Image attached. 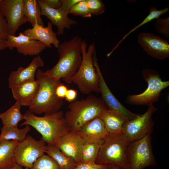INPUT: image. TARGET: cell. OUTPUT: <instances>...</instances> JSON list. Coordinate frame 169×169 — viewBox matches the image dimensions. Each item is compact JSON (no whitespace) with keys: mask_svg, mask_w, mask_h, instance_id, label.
<instances>
[{"mask_svg":"<svg viewBox=\"0 0 169 169\" xmlns=\"http://www.w3.org/2000/svg\"><path fill=\"white\" fill-rule=\"evenodd\" d=\"M78 36L60 43L57 48L59 59L56 64L44 72L49 76L57 79H62L68 84L79 69L82 60L81 44L83 41Z\"/></svg>","mask_w":169,"mask_h":169,"instance_id":"1","label":"cell"},{"mask_svg":"<svg viewBox=\"0 0 169 169\" xmlns=\"http://www.w3.org/2000/svg\"><path fill=\"white\" fill-rule=\"evenodd\" d=\"M23 115L25 121L20 126L28 125L33 127L41 134L47 145L55 146L61 137L69 131L62 111L45 114L42 117L36 115L29 110Z\"/></svg>","mask_w":169,"mask_h":169,"instance_id":"2","label":"cell"},{"mask_svg":"<svg viewBox=\"0 0 169 169\" xmlns=\"http://www.w3.org/2000/svg\"><path fill=\"white\" fill-rule=\"evenodd\" d=\"M64 117L69 131L74 132L108 109L101 98L91 95L70 102Z\"/></svg>","mask_w":169,"mask_h":169,"instance_id":"3","label":"cell"},{"mask_svg":"<svg viewBox=\"0 0 169 169\" xmlns=\"http://www.w3.org/2000/svg\"><path fill=\"white\" fill-rule=\"evenodd\" d=\"M35 76L39 87L33 102L29 107V110L37 115L59 111L63 105V100L57 97L55 90L61 83V80L48 76L39 69L37 70Z\"/></svg>","mask_w":169,"mask_h":169,"instance_id":"4","label":"cell"},{"mask_svg":"<svg viewBox=\"0 0 169 169\" xmlns=\"http://www.w3.org/2000/svg\"><path fill=\"white\" fill-rule=\"evenodd\" d=\"M131 141L123 133L109 135L100 145L95 162L101 165H113L127 169V155Z\"/></svg>","mask_w":169,"mask_h":169,"instance_id":"5","label":"cell"},{"mask_svg":"<svg viewBox=\"0 0 169 169\" xmlns=\"http://www.w3.org/2000/svg\"><path fill=\"white\" fill-rule=\"evenodd\" d=\"M82 60L77 72L72 79L79 90L85 95L100 93L99 79L94 66L93 55L95 50L94 44L87 48V44L83 40L81 44Z\"/></svg>","mask_w":169,"mask_h":169,"instance_id":"6","label":"cell"},{"mask_svg":"<svg viewBox=\"0 0 169 169\" xmlns=\"http://www.w3.org/2000/svg\"><path fill=\"white\" fill-rule=\"evenodd\" d=\"M142 77L147 84L146 89L137 95H130L125 99L128 104L148 106L159 101L161 92L169 85V81H163L156 71L145 68L142 71Z\"/></svg>","mask_w":169,"mask_h":169,"instance_id":"7","label":"cell"},{"mask_svg":"<svg viewBox=\"0 0 169 169\" xmlns=\"http://www.w3.org/2000/svg\"><path fill=\"white\" fill-rule=\"evenodd\" d=\"M151 139V134H149L130 142L127 155V169H144L156 166Z\"/></svg>","mask_w":169,"mask_h":169,"instance_id":"8","label":"cell"},{"mask_svg":"<svg viewBox=\"0 0 169 169\" xmlns=\"http://www.w3.org/2000/svg\"><path fill=\"white\" fill-rule=\"evenodd\" d=\"M47 148V144L41 138L37 140L31 136H27L14 149L16 163L29 169L37 159L46 153Z\"/></svg>","mask_w":169,"mask_h":169,"instance_id":"9","label":"cell"},{"mask_svg":"<svg viewBox=\"0 0 169 169\" xmlns=\"http://www.w3.org/2000/svg\"><path fill=\"white\" fill-rule=\"evenodd\" d=\"M158 110L153 105L148 106L147 111L142 114L126 121L124 124L122 133L130 141L151 134L155 124L152 119L153 114Z\"/></svg>","mask_w":169,"mask_h":169,"instance_id":"10","label":"cell"},{"mask_svg":"<svg viewBox=\"0 0 169 169\" xmlns=\"http://www.w3.org/2000/svg\"><path fill=\"white\" fill-rule=\"evenodd\" d=\"M23 0H2L0 11L5 18L8 34L15 35L19 28L28 22L23 10Z\"/></svg>","mask_w":169,"mask_h":169,"instance_id":"11","label":"cell"},{"mask_svg":"<svg viewBox=\"0 0 169 169\" xmlns=\"http://www.w3.org/2000/svg\"><path fill=\"white\" fill-rule=\"evenodd\" d=\"M94 66L99 79L100 93L101 99L108 109L116 112L122 115L126 120L136 117L138 114L130 111L121 104L112 93L106 84L99 67L96 57L95 50L93 55Z\"/></svg>","mask_w":169,"mask_h":169,"instance_id":"12","label":"cell"},{"mask_svg":"<svg viewBox=\"0 0 169 169\" xmlns=\"http://www.w3.org/2000/svg\"><path fill=\"white\" fill-rule=\"evenodd\" d=\"M137 41L150 56L161 60L169 57V44L162 38L152 33L143 32L139 35Z\"/></svg>","mask_w":169,"mask_h":169,"instance_id":"13","label":"cell"},{"mask_svg":"<svg viewBox=\"0 0 169 169\" xmlns=\"http://www.w3.org/2000/svg\"><path fill=\"white\" fill-rule=\"evenodd\" d=\"M6 40L7 48H15L20 54L26 56H37L47 46L41 42L31 39L21 32L16 36L8 34Z\"/></svg>","mask_w":169,"mask_h":169,"instance_id":"14","label":"cell"},{"mask_svg":"<svg viewBox=\"0 0 169 169\" xmlns=\"http://www.w3.org/2000/svg\"><path fill=\"white\" fill-rule=\"evenodd\" d=\"M84 141L76 132L69 131L61 137L55 146L65 155L77 163L81 162V153Z\"/></svg>","mask_w":169,"mask_h":169,"instance_id":"15","label":"cell"},{"mask_svg":"<svg viewBox=\"0 0 169 169\" xmlns=\"http://www.w3.org/2000/svg\"><path fill=\"white\" fill-rule=\"evenodd\" d=\"M37 2L40 8L41 15L47 17L52 24L57 28V34H63L65 29H70L72 25L77 24L76 20L69 18L68 15L64 13L60 8H52L41 0H38Z\"/></svg>","mask_w":169,"mask_h":169,"instance_id":"16","label":"cell"},{"mask_svg":"<svg viewBox=\"0 0 169 169\" xmlns=\"http://www.w3.org/2000/svg\"><path fill=\"white\" fill-rule=\"evenodd\" d=\"M84 142H93L99 144L109 134L103 121L98 117L89 121L82 126L77 131Z\"/></svg>","mask_w":169,"mask_h":169,"instance_id":"17","label":"cell"},{"mask_svg":"<svg viewBox=\"0 0 169 169\" xmlns=\"http://www.w3.org/2000/svg\"><path fill=\"white\" fill-rule=\"evenodd\" d=\"M44 65V62L38 55L32 59L26 68L20 67L16 71H12L8 79V88H11L23 83L35 80L36 72L38 68Z\"/></svg>","mask_w":169,"mask_h":169,"instance_id":"18","label":"cell"},{"mask_svg":"<svg viewBox=\"0 0 169 169\" xmlns=\"http://www.w3.org/2000/svg\"><path fill=\"white\" fill-rule=\"evenodd\" d=\"M52 24L48 22L46 27L36 24L32 28L26 29L23 34L31 39L39 41L45 44L49 48H51V44L57 48L60 41L57 37V33L52 29Z\"/></svg>","mask_w":169,"mask_h":169,"instance_id":"19","label":"cell"},{"mask_svg":"<svg viewBox=\"0 0 169 169\" xmlns=\"http://www.w3.org/2000/svg\"><path fill=\"white\" fill-rule=\"evenodd\" d=\"M39 83L36 80L29 81L11 88L13 98L21 106H30L33 102L37 94Z\"/></svg>","mask_w":169,"mask_h":169,"instance_id":"20","label":"cell"},{"mask_svg":"<svg viewBox=\"0 0 169 169\" xmlns=\"http://www.w3.org/2000/svg\"><path fill=\"white\" fill-rule=\"evenodd\" d=\"M99 117L103 121L109 135L123 133V125L127 120L122 115L108 109Z\"/></svg>","mask_w":169,"mask_h":169,"instance_id":"21","label":"cell"},{"mask_svg":"<svg viewBox=\"0 0 169 169\" xmlns=\"http://www.w3.org/2000/svg\"><path fill=\"white\" fill-rule=\"evenodd\" d=\"M19 141H8L0 145V169H8L16 163L14 155V150Z\"/></svg>","mask_w":169,"mask_h":169,"instance_id":"22","label":"cell"},{"mask_svg":"<svg viewBox=\"0 0 169 169\" xmlns=\"http://www.w3.org/2000/svg\"><path fill=\"white\" fill-rule=\"evenodd\" d=\"M23 14L32 27L36 24L44 26L41 12L37 0H23Z\"/></svg>","mask_w":169,"mask_h":169,"instance_id":"23","label":"cell"},{"mask_svg":"<svg viewBox=\"0 0 169 169\" xmlns=\"http://www.w3.org/2000/svg\"><path fill=\"white\" fill-rule=\"evenodd\" d=\"M30 129V127L28 125H26L24 128L21 129L18 127L3 126L1 128L0 145L8 141L16 140L19 142L22 141L25 138Z\"/></svg>","mask_w":169,"mask_h":169,"instance_id":"24","label":"cell"},{"mask_svg":"<svg viewBox=\"0 0 169 169\" xmlns=\"http://www.w3.org/2000/svg\"><path fill=\"white\" fill-rule=\"evenodd\" d=\"M21 105L16 101L5 112L0 114V119L3 126L18 127V123L25 120V116L20 112Z\"/></svg>","mask_w":169,"mask_h":169,"instance_id":"25","label":"cell"},{"mask_svg":"<svg viewBox=\"0 0 169 169\" xmlns=\"http://www.w3.org/2000/svg\"><path fill=\"white\" fill-rule=\"evenodd\" d=\"M47 145L46 153L56 161L60 169H73L77 164L74 159L65 155L55 146Z\"/></svg>","mask_w":169,"mask_h":169,"instance_id":"26","label":"cell"},{"mask_svg":"<svg viewBox=\"0 0 169 169\" xmlns=\"http://www.w3.org/2000/svg\"><path fill=\"white\" fill-rule=\"evenodd\" d=\"M169 7L161 10L157 9L155 7H150L149 9V14L148 15L146 16L141 23L135 26L123 36L122 38L119 41L116 45L112 49L111 51L107 54V57H109L111 54L118 47L123 41L131 33L141 26L143 25L154 19L160 17V16L161 15L167 13L169 11Z\"/></svg>","mask_w":169,"mask_h":169,"instance_id":"27","label":"cell"},{"mask_svg":"<svg viewBox=\"0 0 169 169\" xmlns=\"http://www.w3.org/2000/svg\"><path fill=\"white\" fill-rule=\"evenodd\" d=\"M100 150V144L93 142H84L82 153V163L95 162Z\"/></svg>","mask_w":169,"mask_h":169,"instance_id":"28","label":"cell"},{"mask_svg":"<svg viewBox=\"0 0 169 169\" xmlns=\"http://www.w3.org/2000/svg\"><path fill=\"white\" fill-rule=\"evenodd\" d=\"M29 169H60L56 161L48 155L44 154L34 162Z\"/></svg>","mask_w":169,"mask_h":169,"instance_id":"29","label":"cell"},{"mask_svg":"<svg viewBox=\"0 0 169 169\" xmlns=\"http://www.w3.org/2000/svg\"><path fill=\"white\" fill-rule=\"evenodd\" d=\"M69 14L84 18H90L92 15L87 7L86 0H81L74 5L70 9Z\"/></svg>","mask_w":169,"mask_h":169,"instance_id":"30","label":"cell"},{"mask_svg":"<svg viewBox=\"0 0 169 169\" xmlns=\"http://www.w3.org/2000/svg\"><path fill=\"white\" fill-rule=\"evenodd\" d=\"M87 7L91 15L98 16L105 12V5L101 0H86Z\"/></svg>","mask_w":169,"mask_h":169,"instance_id":"31","label":"cell"},{"mask_svg":"<svg viewBox=\"0 0 169 169\" xmlns=\"http://www.w3.org/2000/svg\"><path fill=\"white\" fill-rule=\"evenodd\" d=\"M155 27L157 32L166 38L169 39V17H159L156 19Z\"/></svg>","mask_w":169,"mask_h":169,"instance_id":"32","label":"cell"},{"mask_svg":"<svg viewBox=\"0 0 169 169\" xmlns=\"http://www.w3.org/2000/svg\"><path fill=\"white\" fill-rule=\"evenodd\" d=\"M108 165H101L95 162L82 163L77 164L73 169H107Z\"/></svg>","mask_w":169,"mask_h":169,"instance_id":"33","label":"cell"},{"mask_svg":"<svg viewBox=\"0 0 169 169\" xmlns=\"http://www.w3.org/2000/svg\"><path fill=\"white\" fill-rule=\"evenodd\" d=\"M81 0H61L60 8L67 15L69 14L70 10L75 4Z\"/></svg>","mask_w":169,"mask_h":169,"instance_id":"34","label":"cell"},{"mask_svg":"<svg viewBox=\"0 0 169 169\" xmlns=\"http://www.w3.org/2000/svg\"><path fill=\"white\" fill-rule=\"evenodd\" d=\"M8 34L6 20L0 11V38L6 39Z\"/></svg>","mask_w":169,"mask_h":169,"instance_id":"35","label":"cell"},{"mask_svg":"<svg viewBox=\"0 0 169 169\" xmlns=\"http://www.w3.org/2000/svg\"><path fill=\"white\" fill-rule=\"evenodd\" d=\"M68 89L65 85L61 83L56 87L55 90L56 95L59 98L63 99L65 98Z\"/></svg>","mask_w":169,"mask_h":169,"instance_id":"36","label":"cell"},{"mask_svg":"<svg viewBox=\"0 0 169 169\" xmlns=\"http://www.w3.org/2000/svg\"><path fill=\"white\" fill-rule=\"evenodd\" d=\"M77 91L73 89H68L65 96V100L69 102L74 101L77 95Z\"/></svg>","mask_w":169,"mask_h":169,"instance_id":"37","label":"cell"},{"mask_svg":"<svg viewBox=\"0 0 169 169\" xmlns=\"http://www.w3.org/2000/svg\"><path fill=\"white\" fill-rule=\"evenodd\" d=\"M49 7L54 9H59L61 5V0H41Z\"/></svg>","mask_w":169,"mask_h":169,"instance_id":"38","label":"cell"},{"mask_svg":"<svg viewBox=\"0 0 169 169\" xmlns=\"http://www.w3.org/2000/svg\"><path fill=\"white\" fill-rule=\"evenodd\" d=\"M7 48L6 40L0 38V51Z\"/></svg>","mask_w":169,"mask_h":169,"instance_id":"39","label":"cell"},{"mask_svg":"<svg viewBox=\"0 0 169 169\" xmlns=\"http://www.w3.org/2000/svg\"><path fill=\"white\" fill-rule=\"evenodd\" d=\"M107 169H124L118 166L113 165H107Z\"/></svg>","mask_w":169,"mask_h":169,"instance_id":"40","label":"cell"},{"mask_svg":"<svg viewBox=\"0 0 169 169\" xmlns=\"http://www.w3.org/2000/svg\"><path fill=\"white\" fill-rule=\"evenodd\" d=\"M22 167L16 164L13 166L8 169H23Z\"/></svg>","mask_w":169,"mask_h":169,"instance_id":"41","label":"cell"},{"mask_svg":"<svg viewBox=\"0 0 169 169\" xmlns=\"http://www.w3.org/2000/svg\"><path fill=\"white\" fill-rule=\"evenodd\" d=\"M25 169H29L27 168H25Z\"/></svg>","mask_w":169,"mask_h":169,"instance_id":"42","label":"cell"},{"mask_svg":"<svg viewBox=\"0 0 169 169\" xmlns=\"http://www.w3.org/2000/svg\"><path fill=\"white\" fill-rule=\"evenodd\" d=\"M2 0H0V2H1V1Z\"/></svg>","mask_w":169,"mask_h":169,"instance_id":"43","label":"cell"}]
</instances>
